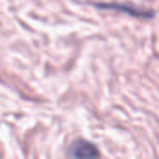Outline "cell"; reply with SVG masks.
Wrapping results in <instances>:
<instances>
[{
	"mask_svg": "<svg viewBox=\"0 0 159 159\" xmlns=\"http://www.w3.org/2000/svg\"><path fill=\"white\" fill-rule=\"evenodd\" d=\"M69 159H98V150L87 141H74L69 146Z\"/></svg>",
	"mask_w": 159,
	"mask_h": 159,
	"instance_id": "cell-1",
	"label": "cell"
}]
</instances>
